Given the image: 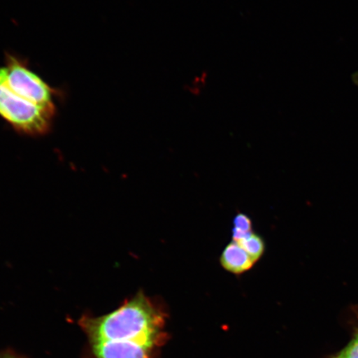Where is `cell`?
Masks as SVG:
<instances>
[{"instance_id":"1","label":"cell","mask_w":358,"mask_h":358,"mask_svg":"<svg viewBox=\"0 0 358 358\" xmlns=\"http://www.w3.org/2000/svg\"><path fill=\"white\" fill-rule=\"evenodd\" d=\"M165 323L163 306L143 291L106 315L86 313L78 320L89 358H156L166 339Z\"/></svg>"},{"instance_id":"2","label":"cell","mask_w":358,"mask_h":358,"mask_svg":"<svg viewBox=\"0 0 358 358\" xmlns=\"http://www.w3.org/2000/svg\"><path fill=\"white\" fill-rule=\"evenodd\" d=\"M57 110L44 108L22 98L8 87L0 66V117L15 131L29 136L50 132Z\"/></svg>"},{"instance_id":"3","label":"cell","mask_w":358,"mask_h":358,"mask_svg":"<svg viewBox=\"0 0 358 358\" xmlns=\"http://www.w3.org/2000/svg\"><path fill=\"white\" fill-rule=\"evenodd\" d=\"M4 76L13 92L44 108L57 110L55 98L61 96L60 90L53 88L30 69L28 61L12 53H6Z\"/></svg>"},{"instance_id":"4","label":"cell","mask_w":358,"mask_h":358,"mask_svg":"<svg viewBox=\"0 0 358 358\" xmlns=\"http://www.w3.org/2000/svg\"><path fill=\"white\" fill-rule=\"evenodd\" d=\"M219 262L224 270L235 275L245 274L252 270L257 264L234 241L227 244L223 249Z\"/></svg>"},{"instance_id":"5","label":"cell","mask_w":358,"mask_h":358,"mask_svg":"<svg viewBox=\"0 0 358 358\" xmlns=\"http://www.w3.org/2000/svg\"><path fill=\"white\" fill-rule=\"evenodd\" d=\"M236 243H238L256 263L262 258L266 252V245L265 240H264L261 235L254 231L245 236L244 238L236 241Z\"/></svg>"},{"instance_id":"6","label":"cell","mask_w":358,"mask_h":358,"mask_svg":"<svg viewBox=\"0 0 358 358\" xmlns=\"http://www.w3.org/2000/svg\"><path fill=\"white\" fill-rule=\"evenodd\" d=\"M232 241H238L253 231L252 218L243 213H238L234 219Z\"/></svg>"},{"instance_id":"7","label":"cell","mask_w":358,"mask_h":358,"mask_svg":"<svg viewBox=\"0 0 358 358\" xmlns=\"http://www.w3.org/2000/svg\"><path fill=\"white\" fill-rule=\"evenodd\" d=\"M207 74L206 73L196 76L191 80V83L187 86V91L192 95L199 96L203 92L206 85H207Z\"/></svg>"},{"instance_id":"8","label":"cell","mask_w":358,"mask_h":358,"mask_svg":"<svg viewBox=\"0 0 358 358\" xmlns=\"http://www.w3.org/2000/svg\"><path fill=\"white\" fill-rule=\"evenodd\" d=\"M333 358H358V333L350 343Z\"/></svg>"},{"instance_id":"9","label":"cell","mask_w":358,"mask_h":358,"mask_svg":"<svg viewBox=\"0 0 358 358\" xmlns=\"http://www.w3.org/2000/svg\"><path fill=\"white\" fill-rule=\"evenodd\" d=\"M0 358H25L15 352L6 351L0 352Z\"/></svg>"}]
</instances>
